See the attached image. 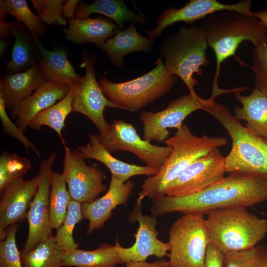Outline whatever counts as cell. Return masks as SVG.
<instances>
[{
    "instance_id": "1",
    "label": "cell",
    "mask_w": 267,
    "mask_h": 267,
    "mask_svg": "<svg viewBox=\"0 0 267 267\" xmlns=\"http://www.w3.org/2000/svg\"><path fill=\"white\" fill-rule=\"evenodd\" d=\"M267 201V177L233 172L199 192L180 197L165 195L153 200L150 208L157 217L167 213L207 214L223 209L254 206Z\"/></svg>"
},
{
    "instance_id": "2",
    "label": "cell",
    "mask_w": 267,
    "mask_h": 267,
    "mask_svg": "<svg viewBox=\"0 0 267 267\" xmlns=\"http://www.w3.org/2000/svg\"><path fill=\"white\" fill-rule=\"evenodd\" d=\"M199 28L212 48L216 59L215 74L211 97L234 92L235 89H221L218 85L221 66L228 58L235 56L239 45L250 41L255 47L267 44V28L255 16L234 11H222L204 18Z\"/></svg>"
},
{
    "instance_id": "3",
    "label": "cell",
    "mask_w": 267,
    "mask_h": 267,
    "mask_svg": "<svg viewBox=\"0 0 267 267\" xmlns=\"http://www.w3.org/2000/svg\"><path fill=\"white\" fill-rule=\"evenodd\" d=\"M224 137H211L193 134L186 124H182L174 136L165 142L172 151L167 160L154 176L143 182L138 194L142 201L147 197L152 201L166 195L169 186L195 160L213 150L226 145Z\"/></svg>"
},
{
    "instance_id": "4",
    "label": "cell",
    "mask_w": 267,
    "mask_h": 267,
    "mask_svg": "<svg viewBox=\"0 0 267 267\" xmlns=\"http://www.w3.org/2000/svg\"><path fill=\"white\" fill-rule=\"evenodd\" d=\"M226 130L231 149L224 157L225 173L241 172L267 177V139L243 126L224 104L214 100L203 107Z\"/></svg>"
},
{
    "instance_id": "5",
    "label": "cell",
    "mask_w": 267,
    "mask_h": 267,
    "mask_svg": "<svg viewBox=\"0 0 267 267\" xmlns=\"http://www.w3.org/2000/svg\"><path fill=\"white\" fill-rule=\"evenodd\" d=\"M206 215L210 243L223 254L252 248L267 233V219L256 216L246 208L218 210Z\"/></svg>"
},
{
    "instance_id": "6",
    "label": "cell",
    "mask_w": 267,
    "mask_h": 267,
    "mask_svg": "<svg viewBox=\"0 0 267 267\" xmlns=\"http://www.w3.org/2000/svg\"><path fill=\"white\" fill-rule=\"evenodd\" d=\"M208 46L203 33L195 26L180 27L160 44L161 57L165 59L164 67L169 73L180 78L189 93L195 97L199 96L194 90L198 81L193 75H202L201 67L209 64L206 55Z\"/></svg>"
},
{
    "instance_id": "7",
    "label": "cell",
    "mask_w": 267,
    "mask_h": 267,
    "mask_svg": "<svg viewBox=\"0 0 267 267\" xmlns=\"http://www.w3.org/2000/svg\"><path fill=\"white\" fill-rule=\"evenodd\" d=\"M156 66L145 74L127 82L115 83L106 76L99 83L103 94L121 109L138 111L168 93L178 77L165 68L163 58L155 62Z\"/></svg>"
},
{
    "instance_id": "8",
    "label": "cell",
    "mask_w": 267,
    "mask_h": 267,
    "mask_svg": "<svg viewBox=\"0 0 267 267\" xmlns=\"http://www.w3.org/2000/svg\"><path fill=\"white\" fill-rule=\"evenodd\" d=\"M203 215L183 214L168 231L169 267H204L210 243Z\"/></svg>"
},
{
    "instance_id": "9",
    "label": "cell",
    "mask_w": 267,
    "mask_h": 267,
    "mask_svg": "<svg viewBox=\"0 0 267 267\" xmlns=\"http://www.w3.org/2000/svg\"><path fill=\"white\" fill-rule=\"evenodd\" d=\"M82 58L81 66L86 68V72L80 81L73 86L72 112H78L86 116L97 128L98 133L105 135L109 132L110 127V124L107 122L104 117L105 107L120 108L105 96L96 80L95 54L91 52H86Z\"/></svg>"
},
{
    "instance_id": "10",
    "label": "cell",
    "mask_w": 267,
    "mask_h": 267,
    "mask_svg": "<svg viewBox=\"0 0 267 267\" xmlns=\"http://www.w3.org/2000/svg\"><path fill=\"white\" fill-rule=\"evenodd\" d=\"M100 142L110 154L117 151H127L135 154L147 166L160 169L171 152L169 146L154 145L141 138L132 124L122 120L110 124L108 133L96 134Z\"/></svg>"
},
{
    "instance_id": "11",
    "label": "cell",
    "mask_w": 267,
    "mask_h": 267,
    "mask_svg": "<svg viewBox=\"0 0 267 267\" xmlns=\"http://www.w3.org/2000/svg\"><path fill=\"white\" fill-rule=\"evenodd\" d=\"M62 175L71 200L82 203L93 201L106 190L105 175L94 165H89L78 151L64 146Z\"/></svg>"
},
{
    "instance_id": "12",
    "label": "cell",
    "mask_w": 267,
    "mask_h": 267,
    "mask_svg": "<svg viewBox=\"0 0 267 267\" xmlns=\"http://www.w3.org/2000/svg\"><path fill=\"white\" fill-rule=\"evenodd\" d=\"M214 100L195 97L189 93L172 100L164 110L153 112L143 111L140 119L143 124V139L149 142H165L170 135L169 128L177 130L187 116Z\"/></svg>"
},
{
    "instance_id": "13",
    "label": "cell",
    "mask_w": 267,
    "mask_h": 267,
    "mask_svg": "<svg viewBox=\"0 0 267 267\" xmlns=\"http://www.w3.org/2000/svg\"><path fill=\"white\" fill-rule=\"evenodd\" d=\"M56 156L55 152H52L40 165L38 189L26 218L28 222V234L23 249L25 251L33 249L52 235L49 218V196Z\"/></svg>"
},
{
    "instance_id": "14",
    "label": "cell",
    "mask_w": 267,
    "mask_h": 267,
    "mask_svg": "<svg viewBox=\"0 0 267 267\" xmlns=\"http://www.w3.org/2000/svg\"><path fill=\"white\" fill-rule=\"evenodd\" d=\"M224 157L216 148L193 162L168 187L166 195L193 194L215 184L224 177Z\"/></svg>"
},
{
    "instance_id": "15",
    "label": "cell",
    "mask_w": 267,
    "mask_h": 267,
    "mask_svg": "<svg viewBox=\"0 0 267 267\" xmlns=\"http://www.w3.org/2000/svg\"><path fill=\"white\" fill-rule=\"evenodd\" d=\"M253 4L251 0H241L233 4H225L217 0H190L180 8L171 7L165 9L157 18L154 29L143 31L148 35V39L155 41L167 27L175 23L192 24L217 12L234 11L254 15V12L251 10Z\"/></svg>"
},
{
    "instance_id": "16",
    "label": "cell",
    "mask_w": 267,
    "mask_h": 267,
    "mask_svg": "<svg viewBox=\"0 0 267 267\" xmlns=\"http://www.w3.org/2000/svg\"><path fill=\"white\" fill-rule=\"evenodd\" d=\"M142 201L136 198L132 212L129 216L130 222L138 223V228L134 234L135 242L129 248L119 246V253L123 264L130 262H143L150 256L159 259L171 250L169 242H164L158 238L159 232L156 228V217L143 215Z\"/></svg>"
},
{
    "instance_id": "17",
    "label": "cell",
    "mask_w": 267,
    "mask_h": 267,
    "mask_svg": "<svg viewBox=\"0 0 267 267\" xmlns=\"http://www.w3.org/2000/svg\"><path fill=\"white\" fill-rule=\"evenodd\" d=\"M38 184V176L28 180L22 178L10 183L2 191L0 200V240L5 239L9 226L26 218Z\"/></svg>"
},
{
    "instance_id": "18",
    "label": "cell",
    "mask_w": 267,
    "mask_h": 267,
    "mask_svg": "<svg viewBox=\"0 0 267 267\" xmlns=\"http://www.w3.org/2000/svg\"><path fill=\"white\" fill-rule=\"evenodd\" d=\"M134 186V183L131 180L123 183L112 176L109 188L102 196L92 202L82 204L83 218L89 221L87 235L103 226L111 218L112 211L128 202Z\"/></svg>"
},
{
    "instance_id": "19",
    "label": "cell",
    "mask_w": 267,
    "mask_h": 267,
    "mask_svg": "<svg viewBox=\"0 0 267 267\" xmlns=\"http://www.w3.org/2000/svg\"><path fill=\"white\" fill-rule=\"evenodd\" d=\"M70 89L67 85L45 81L11 111V117L16 119V125L24 133L39 113L63 99Z\"/></svg>"
},
{
    "instance_id": "20",
    "label": "cell",
    "mask_w": 267,
    "mask_h": 267,
    "mask_svg": "<svg viewBox=\"0 0 267 267\" xmlns=\"http://www.w3.org/2000/svg\"><path fill=\"white\" fill-rule=\"evenodd\" d=\"M89 142L77 149L85 159H93L106 166L112 176L116 177L122 183H125L134 176L155 175L159 169L149 166H140L119 160L112 155L100 142L96 134H89Z\"/></svg>"
},
{
    "instance_id": "21",
    "label": "cell",
    "mask_w": 267,
    "mask_h": 267,
    "mask_svg": "<svg viewBox=\"0 0 267 267\" xmlns=\"http://www.w3.org/2000/svg\"><path fill=\"white\" fill-rule=\"evenodd\" d=\"M47 81L39 63L27 70L0 78V93L6 108L11 111Z\"/></svg>"
},
{
    "instance_id": "22",
    "label": "cell",
    "mask_w": 267,
    "mask_h": 267,
    "mask_svg": "<svg viewBox=\"0 0 267 267\" xmlns=\"http://www.w3.org/2000/svg\"><path fill=\"white\" fill-rule=\"evenodd\" d=\"M118 26L112 20L102 17L68 20L67 28L63 29L65 38L78 44L89 43L101 48L106 41L113 37Z\"/></svg>"
},
{
    "instance_id": "23",
    "label": "cell",
    "mask_w": 267,
    "mask_h": 267,
    "mask_svg": "<svg viewBox=\"0 0 267 267\" xmlns=\"http://www.w3.org/2000/svg\"><path fill=\"white\" fill-rule=\"evenodd\" d=\"M247 89L240 87L234 92L242 107H234V116L238 120L245 121L247 129L267 139V96L255 88L249 95H242Z\"/></svg>"
},
{
    "instance_id": "24",
    "label": "cell",
    "mask_w": 267,
    "mask_h": 267,
    "mask_svg": "<svg viewBox=\"0 0 267 267\" xmlns=\"http://www.w3.org/2000/svg\"><path fill=\"white\" fill-rule=\"evenodd\" d=\"M154 42L140 34L134 24L131 23L124 30L118 29L115 35L107 39L101 49L115 67L122 68L125 56L137 51L150 52Z\"/></svg>"
},
{
    "instance_id": "25",
    "label": "cell",
    "mask_w": 267,
    "mask_h": 267,
    "mask_svg": "<svg viewBox=\"0 0 267 267\" xmlns=\"http://www.w3.org/2000/svg\"><path fill=\"white\" fill-rule=\"evenodd\" d=\"M34 42L39 51L38 63L47 81L70 88L80 81L81 77L68 59L67 53L64 49L50 51L44 47L40 40Z\"/></svg>"
},
{
    "instance_id": "26",
    "label": "cell",
    "mask_w": 267,
    "mask_h": 267,
    "mask_svg": "<svg viewBox=\"0 0 267 267\" xmlns=\"http://www.w3.org/2000/svg\"><path fill=\"white\" fill-rule=\"evenodd\" d=\"M120 245L117 238L114 246L104 243L92 251L78 248L63 251L62 267H115L119 264L123 265L119 250Z\"/></svg>"
},
{
    "instance_id": "27",
    "label": "cell",
    "mask_w": 267,
    "mask_h": 267,
    "mask_svg": "<svg viewBox=\"0 0 267 267\" xmlns=\"http://www.w3.org/2000/svg\"><path fill=\"white\" fill-rule=\"evenodd\" d=\"M8 28L14 38L11 58L6 64L10 74L25 71L38 63L36 57V46L28 29L23 24L13 21L8 22Z\"/></svg>"
},
{
    "instance_id": "28",
    "label": "cell",
    "mask_w": 267,
    "mask_h": 267,
    "mask_svg": "<svg viewBox=\"0 0 267 267\" xmlns=\"http://www.w3.org/2000/svg\"><path fill=\"white\" fill-rule=\"evenodd\" d=\"M94 13L100 14L109 18L121 30L125 29L124 26L125 21L133 24H143L145 21L143 15H137L131 11L123 0H96L91 3L80 2L74 18H87Z\"/></svg>"
},
{
    "instance_id": "29",
    "label": "cell",
    "mask_w": 267,
    "mask_h": 267,
    "mask_svg": "<svg viewBox=\"0 0 267 267\" xmlns=\"http://www.w3.org/2000/svg\"><path fill=\"white\" fill-rule=\"evenodd\" d=\"M74 92V88L73 86L63 99L39 113L31 121L29 127L35 130H40L43 126L49 127L55 131L63 146L65 145L62 131L65 127L67 117L72 112V103Z\"/></svg>"
},
{
    "instance_id": "30",
    "label": "cell",
    "mask_w": 267,
    "mask_h": 267,
    "mask_svg": "<svg viewBox=\"0 0 267 267\" xmlns=\"http://www.w3.org/2000/svg\"><path fill=\"white\" fill-rule=\"evenodd\" d=\"M63 251L52 235L29 250L20 251L23 267H60Z\"/></svg>"
},
{
    "instance_id": "31",
    "label": "cell",
    "mask_w": 267,
    "mask_h": 267,
    "mask_svg": "<svg viewBox=\"0 0 267 267\" xmlns=\"http://www.w3.org/2000/svg\"><path fill=\"white\" fill-rule=\"evenodd\" d=\"M62 174L53 172L49 196V218L52 229L57 230L64 222L71 200Z\"/></svg>"
},
{
    "instance_id": "32",
    "label": "cell",
    "mask_w": 267,
    "mask_h": 267,
    "mask_svg": "<svg viewBox=\"0 0 267 267\" xmlns=\"http://www.w3.org/2000/svg\"><path fill=\"white\" fill-rule=\"evenodd\" d=\"M7 15L15 18L29 30L33 41L44 38L46 28L38 16L34 13L25 0H4Z\"/></svg>"
},
{
    "instance_id": "33",
    "label": "cell",
    "mask_w": 267,
    "mask_h": 267,
    "mask_svg": "<svg viewBox=\"0 0 267 267\" xmlns=\"http://www.w3.org/2000/svg\"><path fill=\"white\" fill-rule=\"evenodd\" d=\"M31 168L28 159L2 150L0 156V193L9 184L22 178Z\"/></svg>"
},
{
    "instance_id": "34",
    "label": "cell",
    "mask_w": 267,
    "mask_h": 267,
    "mask_svg": "<svg viewBox=\"0 0 267 267\" xmlns=\"http://www.w3.org/2000/svg\"><path fill=\"white\" fill-rule=\"evenodd\" d=\"M81 206V203L71 200L66 219L61 226L56 230L55 240L63 251L72 250L79 246V244L74 239L73 231L76 224L84 218Z\"/></svg>"
},
{
    "instance_id": "35",
    "label": "cell",
    "mask_w": 267,
    "mask_h": 267,
    "mask_svg": "<svg viewBox=\"0 0 267 267\" xmlns=\"http://www.w3.org/2000/svg\"><path fill=\"white\" fill-rule=\"evenodd\" d=\"M223 267H267V246L224 254Z\"/></svg>"
},
{
    "instance_id": "36",
    "label": "cell",
    "mask_w": 267,
    "mask_h": 267,
    "mask_svg": "<svg viewBox=\"0 0 267 267\" xmlns=\"http://www.w3.org/2000/svg\"><path fill=\"white\" fill-rule=\"evenodd\" d=\"M37 15L41 21L47 25H66L67 23L62 13L64 0H31Z\"/></svg>"
},
{
    "instance_id": "37",
    "label": "cell",
    "mask_w": 267,
    "mask_h": 267,
    "mask_svg": "<svg viewBox=\"0 0 267 267\" xmlns=\"http://www.w3.org/2000/svg\"><path fill=\"white\" fill-rule=\"evenodd\" d=\"M19 226L14 223L6 229V235L0 242V267H23L16 244V234Z\"/></svg>"
},
{
    "instance_id": "38",
    "label": "cell",
    "mask_w": 267,
    "mask_h": 267,
    "mask_svg": "<svg viewBox=\"0 0 267 267\" xmlns=\"http://www.w3.org/2000/svg\"><path fill=\"white\" fill-rule=\"evenodd\" d=\"M254 75L255 89L267 96V44L253 49L252 62L250 66Z\"/></svg>"
},
{
    "instance_id": "39",
    "label": "cell",
    "mask_w": 267,
    "mask_h": 267,
    "mask_svg": "<svg viewBox=\"0 0 267 267\" xmlns=\"http://www.w3.org/2000/svg\"><path fill=\"white\" fill-rule=\"evenodd\" d=\"M6 109L3 96L0 93V118L3 131L19 141L27 152L31 150L38 157H41L39 150L36 147L35 145L24 135V132L12 122L6 113Z\"/></svg>"
},
{
    "instance_id": "40",
    "label": "cell",
    "mask_w": 267,
    "mask_h": 267,
    "mask_svg": "<svg viewBox=\"0 0 267 267\" xmlns=\"http://www.w3.org/2000/svg\"><path fill=\"white\" fill-rule=\"evenodd\" d=\"M223 254L209 243L207 246L204 267H223Z\"/></svg>"
},
{
    "instance_id": "41",
    "label": "cell",
    "mask_w": 267,
    "mask_h": 267,
    "mask_svg": "<svg viewBox=\"0 0 267 267\" xmlns=\"http://www.w3.org/2000/svg\"><path fill=\"white\" fill-rule=\"evenodd\" d=\"M125 265V267H169V261L165 259H161L151 263L146 261H130L126 263Z\"/></svg>"
},
{
    "instance_id": "42",
    "label": "cell",
    "mask_w": 267,
    "mask_h": 267,
    "mask_svg": "<svg viewBox=\"0 0 267 267\" xmlns=\"http://www.w3.org/2000/svg\"><path fill=\"white\" fill-rule=\"evenodd\" d=\"M7 15L4 0L0 1V36L2 38H6L11 34L8 28V22L5 21V17Z\"/></svg>"
},
{
    "instance_id": "43",
    "label": "cell",
    "mask_w": 267,
    "mask_h": 267,
    "mask_svg": "<svg viewBox=\"0 0 267 267\" xmlns=\"http://www.w3.org/2000/svg\"><path fill=\"white\" fill-rule=\"evenodd\" d=\"M79 0H67L62 5V13L65 19H72L75 17L77 7L80 2Z\"/></svg>"
},
{
    "instance_id": "44",
    "label": "cell",
    "mask_w": 267,
    "mask_h": 267,
    "mask_svg": "<svg viewBox=\"0 0 267 267\" xmlns=\"http://www.w3.org/2000/svg\"><path fill=\"white\" fill-rule=\"evenodd\" d=\"M254 15L267 28V9L255 12Z\"/></svg>"
},
{
    "instance_id": "45",
    "label": "cell",
    "mask_w": 267,
    "mask_h": 267,
    "mask_svg": "<svg viewBox=\"0 0 267 267\" xmlns=\"http://www.w3.org/2000/svg\"><path fill=\"white\" fill-rule=\"evenodd\" d=\"M6 45H7V44H6V42H5V41H4L3 40H0V55H1L4 50H5L6 47Z\"/></svg>"
}]
</instances>
